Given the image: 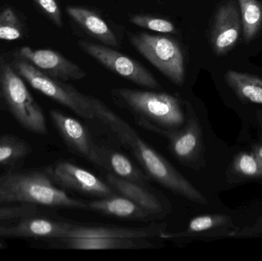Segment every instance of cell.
Returning <instances> with one entry per match:
<instances>
[{
	"label": "cell",
	"instance_id": "cell-1",
	"mask_svg": "<svg viewBox=\"0 0 262 261\" xmlns=\"http://www.w3.org/2000/svg\"><path fill=\"white\" fill-rule=\"evenodd\" d=\"M96 118L108 126L124 147L130 150L150 179L191 202L207 205L208 200L169 161L149 147L124 119L102 101L92 97Z\"/></svg>",
	"mask_w": 262,
	"mask_h": 261
},
{
	"label": "cell",
	"instance_id": "cell-2",
	"mask_svg": "<svg viewBox=\"0 0 262 261\" xmlns=\"http://www.w3.org/2000/svg\"><path fill=\"white\" fill-rule=\"evenodd\" d=\"M112 93L140 127L166 139L186 123V102L173 95L128 88L114 89Z\"/></svg>",
	"mask_w": 262,
	"mask_h": 261
},
{
	"label": "cell",
	"instance_id": "cell-3",
	"mask_svg": "<svg viewBox=\"0 0 262 261\" xmlns=\"http://www.w3.org/2000/svg\"><path fill=\"white\" fill-rule=\"evenodd\" d=\"M0 203L89 209V204L70 197L55 186L48 170L0 173Z\"/></svg>",
	"mask_w": 262,
	"mask_h": 261
},
{
	"label": "cell",
	"instance_id": "cell-4",
	"mask_svg": "<svg viewBox=\"0 0 262 261\" xmlns=\"http://www.w3.org/2000/svg\"><path fill=\"white\" fill-rule=\"evenodd\" d=\"M166 226L152 224L142 228H122L72 224L68 234L54 243L75 250L143 249L152 247L149 239L160 237Z\"/></svg>",
	"mask_w": 262,
	"mask_h": 261
},
{
	"label": "cell",
	"instance_id": "cell-5",
	"mask_svg": "<svg viewBox=\"0 0 262 261\" xmlns=\"http://www.w3.org/2000/svg\"><path fill=\"white\" fill-rule=\"evenodd\" d=\"M0 90L9 111L23 128L41 136L48 134L41 107L29 93L21 77L7 63L0 64Z\"/></svg>",
	"mask_w": 262,
	"mask_h": 261
},
{
	"label": "cell",
	"instance_id": "cell-6",
	"mask_svg": "<svg viewBox=\"0 0 262 261\" xmlns=\"http://www.w3.org/2000/svg\"><path fill=\"white\" fill-rule=\"evenodd\" d=\"M13 67L35 90L70 109L84 119L96 118L92 97L84 94L59 80L51 78L23 58L15 60Z\"/></svg>",
	"mask_w": 262,
	"mask_h": 261
},
{
	"label": "cell",
	"instance_id": "cell-7",
	"mask_svg": "<svg viewBox=\"0 0 262 261\" xmlns=\"http://www.w3.org/2000/svg\"><path fill=\"white\" fill-rule=\"evenodd\" d=\"M131 44L171 82L182 86L185 81L184 55L175 40L147 33H128Z\"/></svg>",
	"mask_w": 262,
	"mask_h": 261
},
{
	"label": "cell",
	"instance_id": "cell-8",
	"mask_svg": "<svg viewBox=\"0 0 262 261\" xmlns=\"http://www.w3.org/2000/svg\"><path fill=\"white\" fill-rule=\"evenodd\" d=\"M78 45L88 55L107 67L134 84L146 88H160L154 75L138 61L123 55L112 48L79 40Z\"/></svg>",
	"mask_w": 262,
	"mask_h": 261
},
{
	"label": "cell",
	"instance_id": "cell-9",
	"mask_svg": "<svg viewBox=\"0 0 262 261\" xmlns=\"http://www.w3.org/2000/svg\"><path fill=\"white\" fill-rule=\"evenodd\" d=\"M169 147L172 156L182 165L199 170L204 165L203 131L190 104L186 103V121L180 130L169 135Z\"/></svg>",
	"mask_w": 262,
	"mask_h": 261
},
{
	"label": "cell",
	"instance_id": "cell-10",
	"mask_svg": "<svg viewBox=\"0 0 262 261\" xmlns=\"http://www.w3.org/2000/svg\"><path fill=\"white\" fill-rule=\"evenodd\" d=\"M53 182L84 194L99 198L113 196V188L90 172L68 161L58 162L47 170Z\"/></svg>",
	"mask_w": 262,
	"mask_h": 261
},
{
	"label": "cell",
	"instance_id": "cell-11",
	"mask_svg": "<svg viewBox=\"0 0 262 261\" xmlns=\"http://www.w3.org/2000/svg\"><path fill=\"white\" fill-rule=\"evenodd\" d=\"M18 55L55 79L80 81L87 76L84 69L55 51L23 47L18 52Z\"/></svg>",
	"mask_w": 262,
	"mask_h": 261
},
{
	"label": "cell",
	"instance_id": "cell-12",
	"mask_svg": "<svg viewBox=\"0 0 262 261\" xmlns=\"http://www.w3.org/2000/svg\"><path fill=\"white\" fill-rule=\"evenodd\" d=\"M242 26L241 12L235 0L225 2L217 10L211 31V44L217 55H226L233 49Z\"/></svg>",
	"mask_w": 262,
	"mask_h": 261
},
{
	"label": "cell",
	"instance_id": "cell-13",
	"mask_svg": "<svg viewBox=\"0 0 262 261\" xmlns=\"http://www.w3.org/2000/svg\"><path fill=\"white\" fill-rule=\"evenodd\" d=\"M50 116L69 149L96 165L98 145L92 140L87 128L75 118L58 110H51Z\"/></svg>",
	"mask_w": 262,
	"mask_h": 261
},
{
	"label": "cell",
	"instance_id": "cell-14",
	"mask_svg": "<svg viewBox=\"0 0 262 261\" xmlns=\"http://www.w3.org/2000/svg\"><path fill=\"white\" fill-rule=\"evenodd\" d=\"M71 222H57L50 219L29 216L20 219L11 227L0 226V238L49 239L56 241L62 239L72 228Z\"/></svg>",
	"mask_w": 262,
	"mask_h": 261
},
{
	"label": "cell",
	"instance_id": "cell-15",
	"mask_svg": "<svg viewBox=\"0 0 262 261\" xmlns=\"http://www.w3.org/2000/svg\"><path fill=\"white\" fill-rule=\"evenodd\" d=\"M107 180L109 185L121 196L130 199L154 217H162L167 214V207L156 195L145 188L143 185L121 179L110 173L107 175Z\"/></svg>",
	"mask_w": 262,
	"mask_h": 261
},
{
	"label": "cell",
	"instance_id": "cell-16",
	"mask_svg": "<svg viewBox=\"0 0 262 261\" xmlns=\"http://www.w3.org/2000/svg\"><path fill=\"white\" fill-rule=\"evenodd\" d=\"M66 12L81 29L104 45L119 46V41L114 31L95 11L80 6H68Z\"/></svg>",
	"mask_w": 262,
	"mask_h": 261
},
{
	"label": "cell",
	"instance_id": "cell-17",
	"mask_svg": "<svg viewBox=\"0 0 262 261\" xmlns=\"http://www.w3.org/2000/svg\"><path fill=\"white\" fill-rule=\"evenodd\" d=\"M96 165L121 179L144 185L150 178L135 167L132 162L119 152L98 146Z\"/></svg>",
	"mask_w": 262,
	"mask_h": 261
},
{
	"label": "cell",
	"instance_id": "cell-18",
	"mask_svg": "<svg viewBox=\"0 0 262 261\" xmlns=\"http://www.w3.org/2000/svg\"><path fill=\"white\" fill-rule=\"evenodd\" d=\"M89 207L92 211L127 220L146 222L155 219L152 215L123 196L113 195L109 197L101 198L99 200L89 202Z\"/></svg>",
	"mask_w": 262,
	"mask_h": 261
},
{
	"label": "cell",
	"instance_id": "cell-19",
	"mask_svg": "<svg viewBox=\"0 0 262 261\" xmlns=\"http://www.w3.org/2000/svg\"><path fill=\"white\" fill-rule=\"evenodd\" d=\"M226 84L244 102L262 104V79L258 77L228 70L225 75Z\"/></svg>",
	"mask_w": 262,
	"mask_h": 261
},
{
	"label": "cell",
	"instance_id": "cell-20",
	"mask_svg": "<svg viewBox=\"0 0 262 261\" xmlns=\"http://www.w3.org/2000/svg\"><path fill=\"white\" fill-rule=\"evenodd\" d=\"M231 218L225 215H204L193 218L188 224L186 229L178 232H166L160 234V239L165 240L187 239L229 225Z\"/></svg>",
	"mask_w": 262,
	"mask_h": 261
},
{
	"label": "cell",
	"instance_id": "cell-21",
	"mask_svg": "<svg viewBox=\"0 0 262 261\" xmlns=\"http://www.w3.org/2000/svg\"><path fill=\"white\" fill-rule=\"evenodd\" d=\"M32 152L30 145L13 135L0 137V167L13 165L26 159Z\"/></svg>",
	"mask_w": 262,
	"mask_h": 261
},
{
	"label": "cell",
	"instance_id": "cell-22",
	"mask_svg": "<svg viewBox=\"0 0 262 261\" xmlns=\"http://www.w3.org/2000/svg\"><path fill=\"white\" fill-rule=\"evenodd\" d=\"M245 39L251 41L262 26V5L258 0H238Z\"/></svg>",
	"mask_w": 262,
	"mask_h": 261
},
{
	"label": "cell",
	"instance_id": "cell-23",
	"mask_svg": "<svg viewBox=\"0 0 262 261\" xmlns=\"http://www.w3.org/2000/svg\"><path fill=\"white\" fill-rule=\"evenodd\" d=\"M232 170L239 177L262 179V159L255 153H240L232 162Z\"/></svg>",
	"mask_w": 262,
	"mask_h": 261
},
{
	"label": "cell",
	"instance_id": "cell-24",
	"mask_svg": "<svg viewBox=\"0 0 262 261\" xmlns=\"http://www.w3.org/2000/svg\"><path fill=\"white\" fill-rule=\"evenodd\" d=\"M23 36V27L16 13L11 8L0 12V40L14 41Z\"/></svg>",
	"mask_w": 262,
	"mask_h": 261
},
{
	"label": "cell",
	"instance_id": "cell-25",
	"mask_svg": "<svg viewBox=\"0 0 262 261\" xmlns=\"http://www.w3.org/2000/svg\"><path fill=\"white\" fill-rule=\"evenodd\" d=\"M129 21L132 24L154 32L161 33L177 34L175 25L166 18L150 16V15H134L130 17Z\"/></svg>",
	"mask_w": 262,
	"mask_h": 261
},
{
	"label": "cell",
	"instance_id": "cell-26",
	"mask_svg": "<svg viewBox=\"0 0 262 261\" xmlns=\"http://www.w3.org/2000/svg\"><path fill=\"white\" fill-rule=\"evenodd\" d=\"M38 209L37 205L29 204L18 205H0V221L15 220L29 216H37Z\"/></svg>",
	"mask_w": 262,
	"mask_h": 261
},
{
	"label": "cell",
	"instance_id": "cell-27",
	"mask_svg": "<svg viewBox=\"0 0 262 261\" xmlns=\"http://www.w3.org/2000/svg\"><path fill=\"white\" fill-rule=\"evenodd\" d=\"M40 9L47 15L58 28H62L61 9L56 0H34Z\"/></svg>",
	"mask_w": 262,
	"mask_h": 261
},
{
	"label": "cell",
	"instance_id": "cell-28",
	"mask_svg": "<svg viewBox=\"0 0 262 261\" xmlns=\"http://www.w3.org/2000/svg\"><path fill=\"white\" fill-rule=\"evenodd\" d=\"M262 233V216L256 221L253 226L246 228L238 233V236H254Z\"/></svg>",
	"mask_w": 262,
	"mask_h": 261
},
{
	"label": "cell",
	"instance_id": "cell-29",
	"mask_svg": "<svg viewBox=\"0 0 262 261\" xmlns=\"http://www.w3.org/2000/svg\"><path fill=\"white\" fill-rule=\"evenodd\" d=\"M253 152L262 159V144L255 146L253 147Z\"/></svg>",
	"mask_w": 262,
	"mask_h": 261
},
{
	"label": "cell",
	"instance_id": "cell-30",
	"mask_svg": "<svg viewBox=\"0 0 262 261\" xmlns=\"http://www.w3.org/2000/svg\"><path fill=\"white\" fill-rule=\"evenodd\" d=\"M2 248H3V245H2L1 242H0V249H1Z\"/></svg>",
	"mask_w": 262,
	"mask_h": 261
}]
</instances>
